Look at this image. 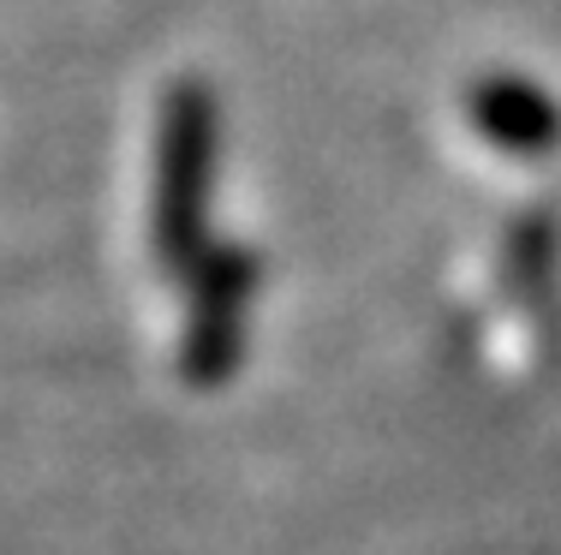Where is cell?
Wrapping results in <instances>:
<instances>
[{
    "mask_svg": "<svg viewBox=\"0 0 561 555\" xmlns=\"http://www.w3.org/2000/svg\"><path fill=\"white\" fill-rule=\"evenodd\" d=\"M257 281V263L245 251L221 245L197 263V299L185 316V377L192 382H216L233 370L239 340H245V299Z\"/></svg>",
    "mask_w": 561,
    "mask_h": 555,
    "instance_id": "7a4b0ae2",
    "label": "cell"
},
{
    "mask_svg": "<svg viewBox=\"0 0 561 555\" xmlns=\"http://www.w3.org/2000/svg\"><path fill=\"white\" fill-rule=\"evenodd\" d=\"M216 180V108L204 84H173L162 102V138H156V216L150 240L168 269H192L204 251V204Z\"/></svg>",
    "mask_w": 561,
    "mask_h": 555,
    "instance_id": "6da1fadb",
    "label": "cell"
},
{
    "mask_svg": "<svg viewBox=\"0 0 561 555\" xmlns=\"http://www.w3.org/2000/svg\"><path fill=\"white\" fill-rule=\"evenodd\" d=\"M472 120L507 155H543L550 143H561V108L531 78L514 72H496L472 90Z\"/></svg>",
    "mask_w": 561,
    "mask_h": 555,
    "instance_id": "3957f363",
    "label": "cell"
}]
</instances>
